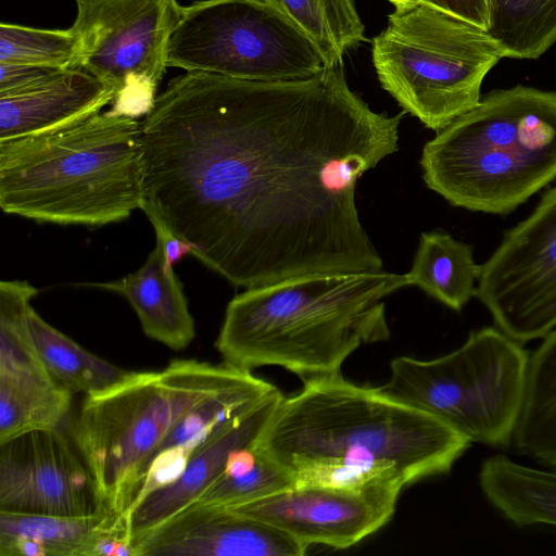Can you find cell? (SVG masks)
Instances as JSON below:
<instances>
[{"mask_svg":"<svg viewBox=\"0 0 556 556\" xmlns=\"http://www.w3.org/2000/svg\"><path fill=\"white\" fill-rule=\"evenodd\" d=\"M114 98V89L85 68H60L28 87L0 94V141L73 124L101 112Z\"/></svg>","mask_w":556,"mask_h":556,"instance_id":"e0dca14e","label":"cell"},{"mask_svg":"<svg viewBox=\"0 0 556 556\" xmlns=\"http://www.w3.org/2000/svg\"><path fill=\"white\" fill-rule=\"evenodd\" d=\"M488 9L503 58L536 59L556 41V0H488Z\"/></svg>","mask_w":556,"mask_h":556,"instance_id":"d4e9b609","label":"cell"},{"mask_svg":"<svg viewBox=\"0 0 556 556\" xmlns=\"http://www.w3.org/2000/svg\"><path fill=\"white\" fill-rule=\"evenodd\" d=\"M78 38L68 29L0 24V63L48 67L78 66Z\"/></svg>","mask_w":556,"mask_h":556,"instance_id":"f1b7e54d","label":"cell"},{"mask_svg":"<svg viewBox=\"0 0 556 556\" xmlns=\"http://www.w3.org/2000/svg\"><path fill=\"white\" fill-rule=\"evenodd\" d=\"M124 296L136 312L144 333L180 351L194 339V320L188 307L182 283L174 268L165 267L161 245L148 255L136 271L114 281L83 283Z\"/></svg>","mask_w":556,"mask_h":556,"instance_id":"d6986e66","label":"cell"},{"mask_svg":"<svg viewBox=\"0 0 556 556\" xmlns=\"http://www.w3.org/2000/svg\"><path fill=\"white\" fill-rule=\"evenodd\" d=\"M295 484V477L271 458L257 441L236 452L223 473L194 503L233 507Z\"/></svg>","mask_w":556,"mask_h":556,"instance_id":"484cf974","label":"cell"},{"mask_svg":"<svg viewBox=\"0 0 556 556\" xmlns=\"http://www.w3.org/2000/svg\"><path fill=\"white\" fill-rule=\"evenodd\" d=\"M397 482L295 483L269 496L228 507L285 532L307 548H348L392 518L401 491Z\"/></svg>","mask_w":556,"mask_h":556,"instance_id":"7c38bea8","label":"cell"},{"mask_svg":"<svg viewBox=\"0 0 556 556\" xmlns=\"http://www.w3.org/2000/svg\"><path fill=\"white\" fill-rule=\"evenodd\" d=\"M37 292L27 281L0 282V378L51 377L39 356L28 324L30 300Z\"/></svg>","mask_w":556,"mask_h":556,"instance_id":"4316f807","label":"cell"},{"mask_svg":"<svg viewBox=\"0 0 556 556\" xmlns=\"http://www.w3.org/2000/svg\"><path fill=\"white\" fill-rule=\"evenodd\" d=\"M427 187L451 205L506 215L556 179V92L491 91L427 141Z\"/></svg>","mask_w":556,"mask_h":556,"instance_id":"5b68a950","label":"cell"},{"mask_svg":"<svg viewBox=\"0 0 556 556\" xmlns=\"http://www.w3.org/2000/svg\"><path fill=\"white\" fill-rule=\"evenodd\" d=\"M388 1L393 3L395 8L408 7V5H414V4L424 2L422 0H388Z\"/></svg>","mask_w":556,"mask_h":556,"instance_id":"d6a6232c","label":"cell"},{"mask_svg":"<svg viewBox=\"0 0 556 556\" xmlns=\"http://www.w3.org/2000/svg\"><path fill=\"white\" fill-rule=\"evenodd\" d=\"M437 9L486 28L489 20L488 0H422Z\"/></svg>","mask_w":556,"mask_h":556,"instance_id":"4dcf8cb0","label":"cell"},{"mask_svg":"<svg viewBox=\"0 0 556 556\" xmlns=\"http://www.w3.org/2000/svg\"><path fill=\"white\" fill-rule=\"evenodd\" d=\"M404 113L371 110L342 66L279 81L186 72L141 121L140 210L245 289L383 269L355 190L399 150Z\"/></svg>","mask_w":556,"mask_h":556,"instance_id":"6da1fadb","label":"cell"},{"mask_svg":"<svg viewBox=\"0 0 556 556\" xmlns=\"http://www.w3.org/2000/svg\"><path fill=\"white\" fill-rule=\"evenodd\" d=\"M511 445L556 470V328L530 353L525 397Z\"/></svg>","mask_w":556,"mask_h":556,"instance_id":"44dd1931","label":"cell"},{"mask_svg":"<svg viewBox=\"0 0 556 556\" xmlns=\"http://www.w3.org/2000/svg\"><path fill=\"white\" fill-rule=\"evenodd\" d=\"M471 443L431 415L342 375L283 395L257 441L295 483L384 479L404 488L450 472Z\"/></svg>","mask_w":556,"mask_h":556,"instance_id":"7a4b0ae2","label":"cell"},{"mask_svg":"<svg viewBox=\"0 0 556 556\" xmlns=\"http://www.w3.org/2000/svg\"><path fill=\"white\" fill-rule=\"evenodd\" d=\"M371 54L381 87L435 132L480 102L503 58L485 28L424 2L395 8Z\"/></svg>","mask_w":556,"mask_h":556,"instance_id":"52a82bcc","label":"cell"},{"mask_svg":"<svg viewBox=\"0 0 556 556\" xmlns=\"http://www.w3.org/2000/svg\"><path fill=\"white\" fill-rule=\"evenodd\" d=\"M28 324L39 356L51 377L72 393H102L132 371L90 353L42 319L29 306Z\"/></svg>","mask_w":556,"mask_h":556,"instance_id":"603a6c76","label":"cell"},{"mask_svg":"<svg viewBox=\"0 0 556 556\" xmlns=\"http://www.w3.org/2000/svg\"><path fill=\"white\" fill-rule=\"evenodd\" d=\"M318 49L325 67L342 66L348 51L365 40L354 0H264Z\"/></svg>","mask_w":556,"mask_h":556,"instance_id":"cb8c5ba5","label":"cell"},{"mask_svg":"<svg viewBox=\"0 0 556 556\" xmlns=\"http://www.w3.org/2000/svg\"><path fill=\"white\" fill-rule=\"evenodd\" d=\"M72 394L58 382L0 386V443L25 432L60 428L71 408Z\"/></svg>","mask_w":556,"mask_h":556,"instance_id":"83f0119b","label":"cell"},{"mask_svg":"<svg viewBox=\"0 0 556 556\" xmlns=\"http://www.w3.org/2000/svg\"><path fill=\"white\" fill-rule=\"evenodd\" d=\"M481 265L473 258V248L442 230L422 232L412 268L409 285L448 308L460 312L476 296Z\"/></svg>","mask_w":556,"mask_h":556,"instance_id":"7402d4cb","label":"cell"},{"mask_svg":"<svg viewBox=\"0 0 556 556\" xmlns=\"http://www.w3.org/2000/svg\"><path fill=\"white\" fill-rule=\"evenodd\" d=\"M225 363L174 359L159 371H132L85 397L71 432L102 507L124 516L127 493L176 422L204 400L249 378Z\"/></svg>","mask_w":556,"mask_h":556,"instance_id":"8992f818","label":"cell"},{"mask_svg":"<svg viewBox=\"0 0 556 556\" xmlns=\"http://www.w3.org/2000/svg\"><path fill=\"white\" fill-rule=\"evenodd\" d=\"M166 64L258 81L304 79L325 67L316 46L264 0L179 5Z\"/></svg>","mask_w":556,"mask_h":556,"instance_id":"9c48e42d","label":"cell"},{"mask_svg":"<svg viewBox=\"0 0 556 556\" xmlns=\"http://www.w3.org/2000/svg\"><path fill=\"white\" fill-rule=\"evenodd\" d=\"M270 382L251 375L187 412L137 473L126 496L124 515L152 490L173 481L191 453L217 427L275 392Z\"/></svg>","mask_w":556,"mask_h":556,"instance_id":"ac0fdd59","label":"cell"},{"mask_svg":"<svg viewBox=\"0 0 556 556\" xmlns=\"http://www.w3.org/2000/svg\"><path fill=\"white\" fill-rule=\"evenodd\" d=\"M64 67L0 63V94L28 87Z\"/></svg>","mask_w":556,"mask_h":556,"instance_id":"f546056e","label":"cell"},{"mask_svg":"<svg viewBox=\"0 0 556 556\" xmlns=\"http://www.w3.org/2000/svg\"><path fill=\"white\" fill-rule=\"evenodd\" d=\"M101 508L86 463L60 428L0 443V511L81 516Z\"/></svg>","mask_w":556,"mask_h":556,"instance_id":"4fadbf2b","label":"cell"},{"mask_svg":"<svg viewBox=\"0 0 556 556\" xmlns=\"http://www.w3.org/2000/svg\"><path fill=\"white\" fill-rule=\"evenodd\" d=\"M134 556H303L285 532L228 507L192 503L131 540Z\"/></svg>","mask_w":556,"mask_h":556,"instance_id":"5bb4252c","label":"cell"},{"mask_svg":"<svg viewBox=\"0 0 556 556\" xmlns=\"http://www.w3.org/2000/svg\"><path fill=\"white\" fill-rule=\"evenodd\" d=\"M77 65L115 91L112 110L146 115L166 71L176 0H75Z\"/></svg>","mask_w":556,"mask_h":556,"instance_id":"30bf717a","label":"cell"},{"mask_svg":"<svg viewBox=\"0 0 556 556\" xmlns=\"http://www.w3.org/2000/svg\"><path fill=\"white\" fill-rule=\"evenodd\" d=\"M282 397L277 389L222 424L191 453L173 481L152 490L135 504L125 516L130 541L198 501L236 452L260 440Z\"/></svg>","mask_w":556,"mask_h":556,"instance_id":"9a60e30c","label":"cell"},{"mask_svg":"<svg viewBox=\"0 0 556 556\" xmlns=\"http://www.w3.org/2000/svg\"><path fill=\"white\" fill-rule=\"evenodd\" d=\"M478 480L488 502L516 527L556 526V470L534 469L495 454L483 459Z\"/></svg>","mask_w":556,"mask_h":556,"instance_id":"ffe728a7","label":"cell"},{"mask_svg":"<svg viewBox=\"0 0 556 556\" xmlns=\"http://www.w3.org/2000/svg\"><path fill=\"white\" fill-rule=\"evenodd\" d=\"M142 203L141 121L112 109L0 141V206L58 225L122 222Z\"/></svg>","mask_w":556,"mask_h":556,"instance_id":"277c9868","label":"cell"},{"mask_svg":"<svg viewBox=\"0 0 556 556\" xmlns=\"http://www.w3.org/2000/svg\"><path fill=\"white\" fill-rule=\"evenodd\" d=\"M152 224L156 242L161 245L165 267L174 268V264L187 254H192V245L173 233L160 219L153 216L148 217Z\"/></svg>","mask_w":556,"mask_h":556,"instance_id":"1f68e13d","label":"cell"},{"mask_svg":"<svg viewBox=\"0 0 556 556\" xmlns=\"http://www.w3.org/2000/svg\"><path fill=\"white\" fill-rule=\"evenodd\" d=\"M529 357L519 341L495 326L482 327L434 359L394 358L379 389L471 442L507 448L525 397Z\"/></svg>","mask_w":556,"mask_h":556,"instance_id":"ba28073f","label":"cell"},{"mask_svg":"<svg viewBox=\"0 0 556 556\" xmlns=\"http://www.w3.org/2000/svg\"><path fill=\"white\" fill-rule=\"evenodd\" d=\"M406 286V274L380 269L249 288L228 303L215 348L240 369L278 366L303 382L339 376L354 351L389 338L384 300Z\"/></svg>","mask_w":556,"mask_h":556,"instance_id":"3957f363","label":"cell"},{"mask_svg":"<svg viewBox=\"0 0 556 556\" xmlns=\"http://www.w3.org/2000/svg\"><path fill=\"white\" fill-rule=\"evenodd\" d=\"M124 516L0 511V556H132Z\"/></svg>","mask_w":556,"mask_h":556,"instance_id":"2e32d148","label":"cell"},{"mask_svg":"<svg viewBox=\"0 0 556 556\" xmlns=\"http://www.w3.org/2000/svg\"><path fill=\"white\" fill-rule=\"evenodd\" d=\"M476 298L522 344L556 328V185L481 265Z\"/></svg>","mask_w":556,"mask_h":556,"instance_id":"8fae6325","label":"cell"}]
</instances>
